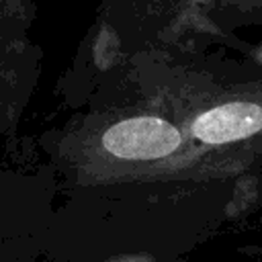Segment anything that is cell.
I'll use <instances>...</instances> for the list:
<instances>
[{"label":"cell","instance_id":"cell-1","mask_svg":"<svg viewBox=\"0 0 262 262\" xmlns=\"http://www.w3.org/2000/svg\"><path fill=\"white\" fill-rule=\"evenodd\" d=\"M102 145L121 160H156L180 145V133L164 119L135 117L108 127Z\"/></svg>","mask_w":262,"mask_h":262},{"label":"cell","instance_id":"cell-2","mask_svg":"<svg viewBox=\"0 0 262 262\" xmlns=\"http://www.w3.org/2000/svg\"><path fill=\"white\" fill-rule=\"evenodd\" d=\"M190 129L192 135L205 143L244 139L262 129V106L254 102L221 104L199 115Z\"/></svg>","mask_w":262,"mask_h":262}]
</instances>
